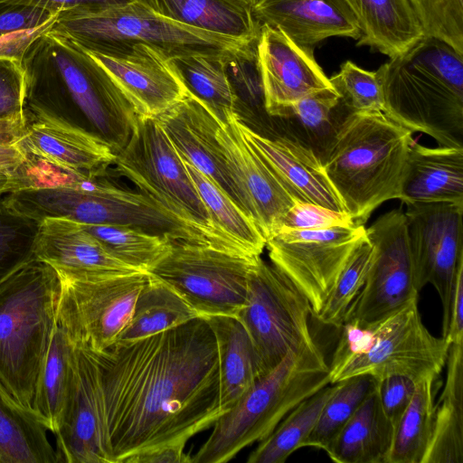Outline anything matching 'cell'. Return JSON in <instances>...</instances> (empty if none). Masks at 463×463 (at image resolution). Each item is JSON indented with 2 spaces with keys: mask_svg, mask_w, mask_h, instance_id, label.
I'll use <instances>...</instances> for the list:
<instances>
[{
  "mask_svg": "<svg viewBox=\"0 0 463 463\" xmlns=\"http://www.w3.org/2000/svg\"><path fill=\"white\" fill-rule=\"evenodd\" d=\"M175 23L242 43L259 38L251 5L239 0H135Z\"/></svg>",
  "mask_w": 463,
  "mask_h": 463,
  "instance_id": "cell-28",
  "label": "cell"
},
{
  "mask_svg": "<svg viewBox=\"0 0 463 463\" xmlns=\"http://www.w3.org/2000/svg\"><path fill=\"white\" fill-rule=\"evenodd\" d=\"M352 114L331 87L300 99L271 118L276 136L311 151L323 165L340 128Z\"/></svg>",
  "mask_w": 463,
  "mask_h": 463,
  "instance_id": "cell-27",
  "label": "cell"
},
{
  "mask_svg": "<svg viewBox=\"0 0 463 463\" xmlns=\"http://www.w3.org/2000/svg\"><path fill=\"white\" fill-rule=\"evenodd\" d=\"M365 234L373 255L364 286L350 306L345 322L373 326L419 298L404 212L381 215Z\"/></svg>",
  "mask_w": 463,
  "mask_h": 463,
  "instance_id": "cell-14",
  "label": "cell"
},
{
  "mask_svg": "<svg viewBox=\"0 0 463 463\" xmlns=\"http://www.w3.org/2000/svg\"><path fill=\"white\" fill-rule=\"evenodd\" d=\"M422 463H462L463 402L439 399Z\"/></svg>",
  "mask_w": 463,
  "mask_h": 463,
  "instance_id": "cell-43",
  "label": "cell"
},
{
  "mask_svg": "<svg viewBox=\"0 0 463 463\" xmlns=\"http://www.w3.org/2000/svg\"><path fill=\"white\" fill-rule=\"evenodd\" d=\"M240 116L235 113L221 123L217 140L241 207L267 240L297 201L246 142L238 126Z\"/></svg>",
  "mask_w": 463,
  "mask_h": 463,
  "instance_id": "cell-19",
  "label": "cell"
},
{
  "mask_svg": "<svg viewBox=\"0 0 463 463\" xmlns=\"http://www.w3.org/2000/svg\"><path fill=\"white\" fill-rule=\"evenodd\" d=\"M111 166L139 192L206 233L218 249L247 257L215 230L181 156L156 118L137 116L130 137Z\"/></svg>",
  "mask_w": 463,
  "mask_h": 463,
  "instance_id": "cell-8",
  "label": "cell"
},
{
  "mask_svg": "<svg viewBox=\"0 0 463 463\" xmlns=\"http://www.w3.org/2000/svg\"><path fill=\"white\" fill-rule=\"evenodd\" d=\"M34 257L58 273L83 279H105L139 270L111 255L81 223L61 218L43 219Z\"/></svg>",
  "mask_w": 463,
  "mask_h": 463,
  "instance_id": "cell-25",
  "label": "cell"
},
{
  "mask_svg": "<svg viewBox=\"0 0 463 463\" xmlns=\"http://www.w3.org/2000/svg\"><path fill=\"white\" fill-rule=\"evenodd\" d=\"M226 52L193 53L171 59L188 90L201 99L222 122L237 113L240 105L225 70L223 56Z\"/></svg>",
  "mask_w": 463,
  "mask_h": 463,
  "instance_id": "cell-36",
  "label": "cell"
},
{
  "mask_svg": "<svg viewBox=\"0 0 463 463\" xmlns=\"http://www.w3.org/2000/svg\"><path fill=\"white\" fill-rule=\"evenodd\" d=\"M94 354L111 463L185 446L223 413L217 344L203 317Z\"/></svg>",
  "mask_w": 463,
  "mask_h": 463,
  "instance_id": "cell-1",
  "label": "cell"
},
{
  "mask_svg": "<svg viewBox=\"0 0 463 463\" xmlns=\"http://www.w3.org/2000/svg\"><path fill=\"white\" fill-rule=\"evenodd\" d=\"M185 446H165L141 453L128 463H191L192 457L184 452Z\"/></svg>",
  "mask_w": 463,
  "mask_h": 463,
  "instance_id": "cell-56",
  "label": "cell"
},
{
  "mask_svg": "<svg viewBox=\"0 0 463 463\" xmlns=\"http://www.w3.org/2000/svg\"><path fill=\"white\" fill-rule=\"evenodd\" d=\"M415 386V381L402 375H391L376 380L382 408L394 427L411 402Z\"/></svg>",
  "mask_w": 463,
  "mask_h": 463,
  "instance_id": "cell-48",
  "label": "cell"
},
{
  "mask_svg": "<svg viewBox=\"0 0 463 463\" xmlns=\"http://www.w3.org/2000/svg\"><path fill=\"white\" fill-rule=\"evenodd\" d=\"M76 44L106 71L137 116L156 118L189 92L171 58L155 45L129 40Z\"/></svg>",
  "mask_w": 463,
  "mask_h": 463,
  "instance_id": "cell-16",
  "label": "cell"
},
{
  "mask_svg": "<svg viewBox=\"0 0 463 463\" xmlns=\"http://www.w3.org/2000/svg\"><path fill=\"white\" fill-rule=\"evenodd\" d=\"M181 158L215 230L245 256L260 257L266 247V239L251 218L211 178Z\"/></svg>",
  "mask_w": 463,
  "mask_h": 463,
  "instance_id": "cell-34",
  "label": "cell"
},
{
  "mask_svg": "<svg viewBox=\"0 0 463 463\" xmlns=\"http://www.w3.org/2000/svg\"><path fill=\"white\" fill-rule=\"evenodd\" d=\"M56 19L40 26L1 34L0 60L21 61L32 43L49 31L54 24Z\"/></svg>",
  "mask_w": 463,
  "mask_h": 463,
  "instance_id": "cell-52",
  "label": "cell"
},
{
  "mask_svg": "<svg viewBox=\"0 0 463 463\" xmlns=\"http://www.w3.org/2000/svg\"><path fill=\"white\" fill-rule=\"evenodd\" d=\"M329 81L351 113L384 112L381 88L375 71L361 69L350 61Z\"/></svg>",
  "mask_w": 463,
  "mask_h": 463,
  "instance_id": "cell-44",
  "label": "cell"
},
{
  "mask_svg": "<svg viewBox=\"0 0 463 463\" xmlns=\"http://www.w3.org/2000/svg\"><path fill=\"white\" fill-rule=\"evenodd\" d=\"M58 274L61 290L57 320L76 345L94 352L117 342L148 279L143 271L105 279Z\"/></svg>",
  "mask_w": 463,
  "mask_h": 463,
  "instance_id": "cell-13",
  "label": "cell"
},
{
  "mask_svg": "<svg viewBox=\"0 0 463 463\" xmlns=\"http://www.w3.org/2000/svg\"><path fill=\"white\" fill-rule=\"evenodd\" d=\"M423 34L436 37L463 55V0H410Z\"/></svg>",
  "mask_w": 463,
  "mask_h": 463,
  "instance_id": "cell-45",
  "label": "cell"
},
{
  "mask_svg": "<svg viewBox=\"0 0 463 463\" xmlns=\"http://www.w3.org/2000/svg\"><path fill=\"white\" fill-rule=\"evenodd\" d=\"M359 28L358 45L370 46L392 58L423 36L410 0H345Z\"/></svg>",
  "mask_w": 463,
  "mask_h": 463,
  "instance_id": "cell-30",
  "label": "cell"
},
{
  "mask_svg": "<svg viewBox=\"0 0 463 463\" xmlns=\"http://www.w3.org/2000/svg\"><path fill=\"white\" fill-rule=\"evenodd\" d=\"M61 290L57 270L35 257L0 283V377L14 399L31 411Z\"/></svg>",
  "mask_w": 463,
  "mask_h": 463,
  "instance_id": "cell-5",
  "label": "cell"
},
{
  "mask_svg": "<svg viewBox=\"0 0 463 463\" xmlns=\"http://www.w3.org/2000/svg\"><path fill=\"white\" fill-rule=\"evenodd\" d=\"M238 126L246 142L297 202L345 212L322 164L311 151L282 136H263L247 125L241 116Z\"/></svg>",
  "mask_w": 463,
  "mask_h": 463,
  "instance_id": "cell-23",
  "label": "cell"
},
{
  "mask_svg": "<svg viewBox=\"0 0 463 463\" xmlns=\"http://www.w3.org/2000/svg\"><path fill=\"white\" fill-rule=\"evenodd\" d=\"M329 383V364L317 344L290 352L214 421L191 463L228 462L268 437L299 402Z\"/></svg>",
  "mask_w": 463,
  "mask_h": 463,
  "instance_id": "cell-7",
  "label": "cell"
},
{
  "mask_svg": "<svg viewBox=\"0 0 463 463\" xmlns=\"http://www.w3.org/2000/svg\"><path fill=\"white\" fill-rule=\"evenodd\" d=\"M384 114L439 146L463 147V55L423 35L375 71Z\"/></svg>",
  "mask_w": 463,
  "mask_h": 463,
  "instance_id": "cell-3",
  "label": "cell"
},
{
  "mask_svg": "<svg viewBox=\"0 0 463 463\" xmlns=\"http://www.w3.org/2000/svg\"><path fill=\"white\" fill-rule=\"evenodd\" d=\"M204 318L217 344L221 407L225 412L262 377L261 365L246 329L236 317Z\"/></svg>",
  "mask_w": 463,
  "mask_h": 463,
  "instance_id": "cell-29",
  "label": "cell"
},
{
  "mask_svg": "<svg viewBox=\"0 0 463 463\" xmlns=\"http://www.w3.org/2000/svg\"><path fill=\"white\" fill-rule=\"evenodd\" d=\"M443 337L449 344L463 343V262L459 265L457 272L448 330Z\"/></svg>",
  "mask_w": 463,
  "mask_h": 463,
  "instance_id": "cell-55",
  "label": "cell"
},
{
  "mask_svg": "<svg viewBox=\"0 0 463 463\" xmlns=\"http://www.w3.org/2000/svg\"><path fill=\"white\" fill-rule=\"evenodd\" d=\"M258 258L172 241L168 253L148 273L173 288L200 317H236L246 303L249 275Z\"/></svg>",
  "mask_w": 463,
  "mask_h": 463,
  "instance_id": "cell-11",
  "label": "cell"
},
{
  "mask_svg": "<svg viewBox=\"0 0 463 463\" xmlns=\"http://www.w3.org/2000/svg\"><path fill=\"white\" fill-rule=\"evenodd\" d=\"M24 128V114L0 120V168L12 175L24 160L16 145Z\"/></svg>",
  "mask_w": 463,
  "mask_h": 463,
  "instance_id": "cell-51",
  "label": "cell"
},
{
  "mask_svg": "<svg viewBox=\"0 0 463 463\" xmlns=\"http://www.w3.org/2000/svg\"><path fill=\"white\" fill-rule=\"evenodd\" d=\"M133 1L135 0H0V4L33 6L60 14L71 9L109 6Z\"/></svg>",
  "mask_w": 463,
  "mask_h": 463,
  "instance_id": "cell-54",
  "label": "cell"
},
{
  "mask_svg": "<svg viewBox=\"0 0 463 463\" xmlns=\"http://www.w3.org/2000/svg\"><path fill=\"white\" fill-rule=\"evenodd\" d=\"M437 378L427 376L416 382L412 399L394 427L386 463H422L433 430Z\"/></svg>",
  "mask_w": 463,
  "mask_h": 463,
  "instance_id": "cell-38",
  "label": "cell"
},
{
  "mask_svg": "<svg viewBox=\"0 0 463 463\" xmlns=\"http://www.w3.org/2000/svg\"><path fill=\"white\" fill-rule=\"evenodd\" d=\"M375 384L376 380L367 374L336 382V387L323 406L305 447H314L326 452Z\"/></svg>",
  "mask_w": 463,
  "mask_h": 463,
  "instance_id": "cell-40",
  "label": "cell"
},
{
  "mask_svg": "<svg viewBox=\"0 0 463 463\" xmlns=\"http://www.w3.org/2000/svg\"><path fill=\"white\" fill-rule=\"evenodd\" d=\"M239 1L246 3V4L250 5H252L256 0H239Z\"/></svg>",
  "mask_w": 463,
  "mask_h": 463,
  "instance_id": "cell-58",
  "label": "cell"
},
{
  "mask_svg": "<svg viewBox=\"0 0 463 463\" xmlns=\"http://www.w3.org/2000/svg\"><path fill=\"white\" fill-rule=\"evenodd\" d=\"M312 314L307 297L272 263L256 259L247 298L236 317L259 356L262 376L290 353L316 344L309 329Z\"/></svg>",
  "mask_w": 463,
  "mask_h": 463,
  "instance_id": "cell-10",
  "label": "cell"
},
{
  "mask_svg": "<svg viewBox=\"0 0 463 463\" xmlns=\"http://www.w3.org/2000/svg\"><path fill=\"white\" fill-rule=\"evenodd\" d=\"M257 52L265 109L270 117L311 93L332 87L313 52L297 45L278 29L260 25Z\"/></svg>",
  "mask_w": 463,
  "mask_h": 463,
  "instance_id": "cell-21",
  "label": "cell"
},
{
  "mask_svg": "<svg viewBox=\"0 0 463 463\" xmlns=\"http://www.w3.org/2000/svg\"><path fill=\"white\" fill-rule=\"evenodd\" d=\"M403 203L450 202L463 204V147L410 146L400 187Z\"/></svg>",
  "mask_w": 463,
  "mask_h": 463,
  "instance_id": "cell-26",
  "label": "cell"
},
{
  "mask_svg": "<svg viewBox=\"0 0 463 463\" xmlns=\"http://www.w3.org/2000/svg\"><path fill=\"white\" fill-rule=\"evenodd\" d=\"M54 435L60 462L111 463L99 370L89 348L75 345L69 392Z\"/></svg>",
  "mask_w": 463,
  "mask_h": 463,
  "instance_id": "cell-18",
  "label": "cell"
},
{
  "mask_svg": "<svg viewBox=\"0 0 463 463\" xmlns=\"http://www.w3.org/2000/svg\"><path fill=\"white\" fill-rule=\"evenodd\" d=\"M75 344L56 318L51 344L37 381L33 411L53 434L67 400Z\"/></svg>",
  "mask_w": 463,
  "mask_h": 463,
  "instance_id": "cell-35",
  "label": "cell"
},
{
  "mask_svg": "<svg viewBox=\"0 0 463 463\" xmlns=\"http://www.w3.org/2000/svg\"><path fill=\"white\" fill-rule=\"evenodd\" d=\"M156 119L179 156L211 178L242 209L217 140V131L222 121L215 113L189 91Z\"/></svg>",
  "mask_w": 463,
  "mask_h": 463,
  "instance_id": "cell-22",
  "label": "cell"
},
{
  "mask_svg": "<svg viewBox=\"0 0 463 463\" xmlns=\"http://www.w3.org/2000/svg\"><path fill=\"white\" fill-rule=\"evenodd\" d=\"M48 429L23 407L0 377V463H59Z\"/></svg>",
  "mask_w": 463,
  "mask_h": 463,
  "instance_id": "cell-32",
  "label": "cell"
},
{
  "mask_svg": "<svg viewBox=\"0 0 463 463\" xmlns=\"http://www.w3.org/2000/svg\"><path fill=\"white\" fill-rule=\"evenodd\" d=\"M339 226L356 225L345 212H336L312 203L296 202L281 218L276 232L280 230H322Z\"/></svg>",
  "mask_w": 463,
  "mask_h": 463,
  "instance_id": "cell-46",
  "label": "cell"
},
{
  "mask_svg": "<svg viewBox=\"0 0 463 463\" xmlns=\"http://www.w3.org/2000/svg\"><path fill=\"white\" fill-rule=\"evenodd\" d=\"M50 30L76 43L143 42L160 48L171 59L193 53L222 54L248 43L175 23L137 1L63 11Z\"/></svg>",
  "mask_w": 463,
  "mask_h": 463,
  "instance_id": "cell-9",
  "label": "cell"
},
{
  "mask_svg": "<svg viewBox=\"0 0 463 463\" xmlns=\"http://www.w3.org/2000/svg\"><path fill=\"white\" fill-rule=\"evenodd\" d=\"M24 77L21 61L0 60V120L24 114Z\"/></svg>",
  "mask_w": 463,
  "mask_h": 463,
  "instance_id": "cell-47",
  "label": "cell"
},
{
  "mask_svg": "<svg viewBox=\"0 0 463 463\" xmlns=\"http://www.w3.org/2000/svg\"><path fill=\"white\" fill-rule=\"evenodd\" d=\"M58 15L33 6L0 4V35L40 26L56 19Z\"/></svg>",
  "mask_w": 463,
  "mask_h": 463,
  "instance_id": "cell-50",
  "label": "cell"
},
{
  "mask_svg": "<svg viewBox=\"0 0 463 463\" xmlns=\"http://www.w3.org/2000/svg\"><path fill=\"white\" fill-rule=\"evenodd\" d=\"M373 326L374 338L369 350L331 373V383L361 374L375 380L402 375L415 382L439 375L446 364L449 344L425 326L418 298Z\"/></svg>",
  "mask_w": 463,
  "mask_h": 463,
  "instance_id": "cell-12",
  "label": "cell"
},
{
  "mask_svg": "<svg viewBox=\"0 0 463 463\" xmlns=\"http://www.w3.org/2000/svg\"><path fill=\"white\" fill-rule=\"evenodd\" d=\"M200 317L168 284L148 273L117 342L141 339Z\"/></svg>",
  "mask_w": 463,
  "mask_h": 463,
  "instance_id": "cell-33",
  "label": "cell"
},
{
  "mask_svg": "<svg viewBox=\"0 0 463 463\" xmlns=\"http://www.w3.org/2000/svg\"><path fill=\"white\" fill-rule=\"evenodd\" d=\"M373 255V245L364 234L341 270L333 289L317 318L323 324L340 328L347 311L361 291Z\"/></svg>",
  "mask_w": 463,
  "mask_h": 463,
  "instance_id": "cell-41",
  "label": "cell"
},
{
  "mask_svg": "<svg viewBox=\"0 0 463 463\" xmlns=\"http://www.w3.org/2000/svg\"><path fill=\"white\" fill-rule=\"evenodd\" d=\"M24 112L85 130L118 153L137 114L106 71L72 41L51 30L24 55Z\"/></svg>",
  "mask_w": 463,
  "mask_h": 463,
  "instance_id": "cell-2",
  "label": "cell"
},
{
  "mask_svg": "<svg viewBox=\"0 0 463 463\" xmlns=\"http://www.w3.org/2000/svg\"><path fill=\"white\" fill-rule=\"evenodd\" d=\"M5 196L0 195V283L34 258L41 223L11 208Z\"/></svg>",
  "mask_w": 463,
  "mask_h": 463,
  "instance_id": "cell-42",
  "label": "cell"
},
{
  "mask_svg": "<svg viewBox=\"0 0 463 463\" xmlns=\"http://www.w3.org/2000/svg\"><path fill=\"white\" fill-rule=\"evenodd\" d=\"M6 202L19 213L39 222L61 218L81 224L126 226L218 249L206 233L143 193L112 184L108 175H75L58 186L16 189L6 194Z\"/></svg>",
  "mask_w": 463,
  "mask_h": 463,
  "instance_id": "cell-6",
  "label": "cell"
},
{
  "mask_svg": "<svg viewBox=\"0 0 463 463\" xmlns=\"http://www.w3.org/2000/svg\"><path fill=\"white\" fill-rule=\"evenodd\" d=\"M446 364V381L439 399L463 402V343L449 345Z\"/></svg>",
  "mask_w": 463,
  "mask_h": 463,
  "instance_id": "cell-53",
  "label": "cell"
},
{
  "mask_svg": "<svg viewBox=\"0 0 463 463\" xmlns=\"http://www.w3.org/2000/svg\"><path fill=\"white\" fill-rule=\"evenodd\" d=\"M341 328L342 334L329 365L330 374L350 359L367 352L374 338L373 326L345 322Z\"/></svg>",
  "mask_w": 463,
  "mask_h": 463,
  "instance_id": "cell-49",
  "label": "cell"
},
{
  "mask_svg": "<svg viewBox=\"0 0 463 463\" xmlns=\"http://www.w3.org/2000/svg\"><path fill=\"white\" fill-rule=\"evenodd\" d=\"M393 436L394 425L382 408L375 384L326 453L337 463H386Z\"/></svg>",
  "mask_w": 463,
  "mask_h": 463,
  "instance_id": "cell-31",
  "label": "cell"
},
{
  "mask_svg": "<svg viewBox=\"0 0 463 463\" xmlns=\"http://www.w3.org/2000/svg\"><path fill=\"white\" fill-rule=\"evenodd\" d=\"M364 234V225L280 230L266 240V247L271 263L307 297L317 317Z\"/></svg>",
  "mask_w": 463,
  "mask_h": 463,
  "instance_id": "cell-15",
  "label": "cell"
},
{
  "mask_svg": "<svg viewBox=\"0 0 463 463\" xmlns=\"http://www.w3.org/2000/svg\"><path fill=\"white\" fill-rule=\"evenodd\" d=\"M15 188L14 176L8 171L0 168V195L10 193Z\"/></svg>",
  "mask_w": 463,
  "mask_h": 463,
  "instance_id": "cell-57",
  "label": "cell"
},
{
  "mask_svg": "<svg viewBox=\"0 0 463 463\" xmlns=\"http://www.w3.org/2000/svg\"><path fill=\"white\" fill-rule=\"evenodd\" d=\"M251 10L260 25L278 29L309 51L329 37L358 40L361 34L357 19L345 0H256Z\"/></svg>",
  "mask_w": 463,
  "mask_h": 463,
  "instance_id": "cell-24",
  "label": "cell"
},
{
  "mask_svg": "<svg viewBox=\"0 0 463 463\" xmlns=\"http://www.w3.org/2000/svg\"><path fill=\"white\" fill-rule=\"evenodd\" d=\"M16 145L24 164L87 176L108 175L116 154L101 137L45 117L24 112Z\"/></svg>",
  "mask_w": 463,
  "mask_h": 463,
  "instance_id": "cell-20",
  "label": "cell"
},
{
  "mask_svg": "<svg viewBox=\"0 0 463 463\" xmlns=\"http://www.w3.org/2000/svg\"><path fill=\"white\" fill-rule=\"evenodd\" d=\"M412 132L382 111L354 113L340 128L323 168L356 226L383 203L400 198Z\"/></svg>",
  "mask_w": 463,
  "mask_h": 463,
  "instance_id": "cell-4",
  "label": "cell"
},
{
  "mask_svg": "<svg viewBox=\"0 0 463 463\" xmlns=\"http://www.w3.org/2000/svg\"><path fill=\"white\" fill-rule=\"evenodd\" d=\"M404 212L415 283L419 291L432 285L443 309V334L459 265L463 262V204L450 202L405 203Z\"/></svg>",
  "mask_w": 463,
  "mask_h": 463,
  "instance_id": "cell-17",
  "label": "cell"
},
{
  "mask_svg": "<svg viewBox=\"0 0 463 463\" xmlns=\"http://www.w3.org/2000/svg\"><path fill=\"white\" fill-rule=\"evenodd\" d=\"M336 383H329L299 402L248 457V463H283L305 447L320 411L332 395Z\"/></svg>",
  "mask_w": 463,
  "mask_h": 463,
  "instance_id": "cell-37",
  "label": "cell"
},
{
  "mask_svg": "<svg viewBox=\"0 0 463 463\" xmlns=\"http://www.w3.org/2000/svg\"><path fill=\"white\" fill-rule=\"evenodd\" d=\"M106 250L132 268L147 272L170 250L172 240L135 228L109 224H82Z\"/></svg>",
  "mask_w": 463,
  "mask_h": 463,
  "instance_id": "cell-39",
  "label": "cell"
}]
</instances>
